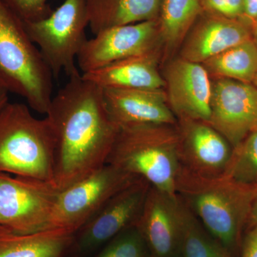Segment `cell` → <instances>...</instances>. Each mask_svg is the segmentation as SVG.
<instances>
[{"mask_svg":"<svg viewBox=\"0 0 257 257\" xmlns=\"http://www.w3.org/2000/svg\"><path fill=\"white\" fill-rule=\"evenodd\" d=\"M46 116L55 139L53 185L59 192L106 165L120 127L101 88L82 74L69 77L52 97Z\"/></svg>","mask_w":257,"mask_h":257,"instance_id":"obj_1","label":"cell"},{"mask_svg":"<svg viewBox=\"0 0 257 257\" xmlns=\"http://www.w3.org/2000/svg\"><path fill=\"white\" fill-rule=\"evenodd\" d=\"M176 193L208 232L231 254L257 197V182L243 184L224 174L204 175L180 163Z\"/></svg>","mask_w":257,"mask_h":257,"instance_id":"obj_2","label":"cell"},{"mask_svg":"<svg viewBox=\"0 0 257 257\" xmlns=\"http://www.w3.org/2000/svg\"><path fill=\"white\" fill-rule=\"evenodd\" d=\"M53 74L21 19L0 0V83L47 114L53 97Z\"/></svg>","mask_w":257,"mask_h":257,"instance_id":"obj_3","label":"cell"},{"mask_svg":"<svg viewBox=\"0 0 257 257\" xmlns=\"http://www.w3.org/2000/svg\"><path fill=\"white\" fill-rule=\"evenodd\" d=\"M54 153L48 118L38 119L26 104L9 101L0 111V172L53 184Z\"/></svg>","mask_w":257,"mask_h":257,"instance_id":"obj_4","label":"cell"},{"mask_svg":"<svg viewBox=\"0 0 257 257\" xmlns=\"http://www.w3.org/2000/svg\"><path fill=\"white\" fill-rule=\"evenodd\" d=\"M106 164L145 179L166 194L177 196L179 139L159 124L120 127Z\"/></svg>","mask_w":257,"mask_h":257,"instance_id":"obj_5","label":"cell"},{"mask_svg":"<svg viewBox=\"0 0 257 257\" xmlns=\"http://www.w3.org/2000/svg\"><path fill=\"white\" fill-rule=\"evenodd\" d=\"M32 41L37 45L54 78L62 72L71 77L80 74L77 56L88 40L87 0H64L46 18L24 23Z\"/></svg>","mask_w":257,"mask_h":257,"instance_id":"obj_6","label":"cell"},{"mask_svg":"<svg viewBox=\"0 0 257 257\" xmlns=\"http://www.w3.org/2000/svg\"><path fill=\"white\" fill-rule=\"evenodd\" d=\"M138 178L106 164L92 175L59 192L48 229L75 234L116 193Z\"/></svg>","mask_w":257,"mask_h":257,"instance_id":"obj_7","label":"cell"},{"mask_svg":"<svg viewBox=\"0 0 257 257\" xmlns=\"http://www.w3.org/2000/svg\"><path fill=\"white\" fill-rule=\"evenodd\" d=\"M58 194L50 182L0 172V226L17 234L48 229Z\"/></svg>","mask_w":257,"mask_h":257,"instance_id":"obj_8","label":"cell"},{"mask_svg":"<svg viewBox=\"0 0 257 257\" xmlns=\"http://www.w3.org/2000/svg\"><path fill=\"white\" fill-rule=\"evenodd\" d=\"M150 187L138 178L116 193L75 233L70 257H91L121 231L136 226Z\"/></svg>","mask_w":257,"mask_h":257,"instance_id":"obj_9","label":"cell"},{"mask_svg":"<svg viewBox=\"0 0 257 257\" xmlns=\"http://www.w3.org/2000/svg\"><path fill=\"white\" fill-rule=\"evenodd\" d=\"M158 31L156 20L106 29L87 40L77 56L82 74L117 61L152 52Z\"/></svg>","mask_w":257,"mask_h":257,"instance_id":"obj_10","label":"cell"},{"mask_svg":"<svg viewBox=\"0 0 257 257\" xmlns=\"http://www.w3.org/2000/svg\"><path fill=\"white\" fill-rule=\"evenodd\" d=\"M208 124L236 147L257 128V88L251 83L219 78L211 85Z\"/></svg>","mask_w":257,"mask_h":257,"instance_id":"obj_11","label":"cell"},{"mask_svg":"<svg viewBox=\"0 0 257 257\" xmlns=\"http://www.w3.org/2000/svg\"><path fill=\"white\" fill-rule=\"evenodd\" d=\"M137 227L152 257L180 255L181 223L178 196L150 187Z\"/></svg>","mask_w":257,"mask_h":257,"instance_id":"obj_12","label":"cell"},{"mask_svg":"<svg viewBox=\"0 0 257 257\" xmlns=\"http://www.w3.org/2000/svg\"><path fill=\"white\" fill-rule=\"evenodd\" d=\"M171 105L183 119L207 122L211 116V84L207 69L184 59L167 70Z\"/></svg>","mask_w":257,"mask_h":257,"instance_id":"obj_13","label":"cell"},{"mask_svg":"<svg viewBox=\"0 0 257 257\" xmlns=\"http://www.w3.org/2000/svg\"><path fill=\"white\" fill-rule=\"evenodd\" d=\"M106 109L119 127L172 124L175 117L160 89H102Z\"/></svg>","mask_w":257,"mask_h":257,"instance_id":"obj_14","label":"cell"},{"mask_svg":"<svg viewBox=\"0 0 257 257\" xmlns=\"http://www.w3.org/2000/svg\"><path fill=\"white\" fill-rule=\"evenodd\" d=\"M231 153L227 140L208 123L191 124L184 149H179L180 163L204 175L224 173Z\"/></svg>","mask_w":257,"mask_h":257,"instance_id":"obj_15","label":"cell"},{"mask_svg":"<svg viewBox=\"0 0 257 257\" xmlns=\"http://www.w3.org/2000/svg\"><path fill=\"white\" fill-rule=\"evenodd\" d=\"M252 39L251 27L240 19H208L192 34L183 50V59L204 62L224 51Z\"/></svg>","mask_w":257,"mask_h":257,"instance_id":"obj_16","label":"cell"},{"mask_svg":"<svg viewBox=\"0 0 257 257\" xmlns=\"http://www.w3.org/2000/svg\"><path fill=\"white\" fill-rule=\"evenodd\" d=\"M82 76L101 89H160L165 85L152 52L117 61Z\"/></svg>","mask_w":257,"mask_h":257,"instance_id":"obj_17","label":"cell"},{"mask_svg":"<svg viewBox=\"0 0 257 257\" xmlns=\"http://www.w3.org/2000/svg\"><path fill=\"white\" fill-rule=\"evenodd\" d=\"M74 234L58 229L17 234L0 226V257H70Z\"/></svg>","mask_w":257,"mask_h":257,"instance_id":"obj_18","label":"cell"},{"mask_svg":"<svg viewBox=\"0 0 257 257\" xmlns=\"http://www.w3.org/2000/svg\"><path fill=\"white\" fill-rule=\"evenodd\" d=\"M161 0H87L89 27L94 35L119 25L155 20Z\"/></svg>","mask_w":257,"mask_h":257,"instance_id":"obj_19","label":"cell"},{"mask_svg":"<svg viewBox=\"0 0 257 257\" xmlns=\"http://www.w3.org/2000/svg\"><path fill=\"white\" fill-rule=\"evenodd\" d=\"M203 63L207 72L220 78L252 84L257 74V47L250 39Z\"/></svg>","mask_w":257,"mask_h":257,"instance_id":"obj_20","label":"cell"},{"mask_svg":"<svg viewBox=\"0 0 257 257\" xmlns=\"http://www.w3.org/2000/svg\"><path fill=\"white\" fill-rule=\"evenodd\" d=\"M179 211L182 257H233L219 241L208 232L197 216L179 197Z\"/></svg>","mask_w":257,"mask_h":257,"instance_id":"obj_21","label":"cell"},{"mask_svg":"<svg viewBox=\"0 0 257 257\" xmlns=\"http://www.w3.org/2000/svg\"><path fill=\"white\" fill-rule=\"evenodd\" d=\"M200 0H162L161 30L167 42L180 41L200 12Z\"/></svg>","mask_w":257,"mask_h":257,"instance_id":"obj_22","label":"cell"},{"mask_svg":"<svg viewBox=\"0 0 257 257\" xmlns=\"http://www.w3.org/2000/svg\"><path fill=\"white\" fill-rule=\"evenodd\" d=\"M223 174L241 183H256L257 130L234 147Z\"/></svg>","mask_w":257,"mask_h":257,"instance_id":"obj_23","label":"cell"},{"mask_svg":"<svg viewBox=\"0 0 257 257\" xmlns=\"http://www.w3.org/2000/svg\"><path fill=\"white\" fill-rule=\"evenodd\" d=\"M91 257H152L136 226L114 236Z\"/></svg>","mask_w":257,"mask_h":257,"instance_id":"obj_24","label":"cell"},{"mask_svg":"<svg viewBox=\"0 0 257 257\" xmlns=\"http://www.w3.org/2000/svg\"><path fill=\"white\" fill-rule=\"evenodd\" d=\"M23 23L35 22L51 14L48 0H3Z\"/></svg>","mask_w":257,"mask_h":257,"instance_id":"obj_25","label":"cell"},{"mask_svg":"<svg viewBox=\"0 0 257 257\" xmlns=\"http://www.w3.org/2000/svg\"><path fill=\"white\" fill-rule=\"evenodd\" d=\"M202 3L204 8L221 17L242 18L243 0H202Z\"/></svg>","mask_w":257,"mask_h":257,"instance_id":"obj_26","label":"cell"},{"mask_svg":"<svg viewBox=\"0 0 257 257\" xmlns=\"http://www.w3.org/2000/svg\"><path fill=\"white\" fill-rule=\"evenodd\" d=\"M241 257H257V224L253 225L243 241Z\"/></svg>","mask_w":257,"mask_h":257,"instance_id":"obj_27","label":"cell"},{"mask_svg":"<svg viewBox=\"0 0 257 257\" xmlns=\"http://www.w3.org/2000/svg\"><path fill=\"white\" fill-rule=\"evenodd\" d=\"M241 18L251 27L256 21L257 0H243V15Z\"/></svg>","mask_w":257,"mask_h":257,"instance_id":"obj_28","label":"cell"},{"mask_svg":"<svg viewBox=\"0 0 257 257\" xmlns=\"http://www.w3.org/2000/svg\"><path fill=\"white\" fill-rule=\"evenodd\" d=\"M9 92L7 90L6 88L3 87L0 83V111L5 107V105L9 102V97H8Z\"/></svg>","mask_w":257,"mask_h":257,"instance_id":"obj_29","label":"cell"},{"mask_svg":"<svg viewBox=\"0 0 257 257\" xmlns=\"http://www.w3.org/2000/svg\"><path fill=\"white\" fill-rule=\"evenodd\" d=\"M249 221L253 223V225L257 224V197L253 202L252 209H251V215Z\"/></svg>","mask_w":257,"mask_h":257,"instance_id":"obj_30","label":"cell"},{"mask_svg":"<svg viewBox=\"0 0 257 257\" xmlns=\"http://www.w3.org/2000/svg\"><path fill=\"white\" fill-rule=\"evenodd\" d=\"M251 35L252 40L257 47V20L251 25Z\"/></svg>","mask_w":257,"mask_h":257,"instance_id":"obj_31","label":"cell"},{"mask_svg":"<svg viewBox=\"0 0 257 257\" xmlns=\"http://www.w3.org/2000/svg\"><path fill=\"white\" fill-rule=\"evenodd\" d=\"M252 84H253V85L255 86V87H256L257 88V74H256V77H255L254 79H253Z\"/></svg>","mask_w":257,"mask_h":257,"instance_id":"obj_32","label":"cell"},{"mask_svg":"<svg viewBox=\"0 0 257 257\" xmlns=\"http://www.w3.org/2000/svg\"><path fill=\"white\" fill-rule=\"evenodd\" d=\"M177 257H182V256H181V254H180V255H179V256H177Z\"/></svg>","mask_w":257,"mask_h":257,"instance_id":"obj_33","label":"cell"},{"mask_svg":"<svg viewBox=\"0 0 257 257\" xmlns=\"http://www.w3.org/2000/svg\"><path fill=\"white\" fill-rule=\"evenodd\" d=\"M256 130H257V128H256Z\"/></svg>","mask_w":257,"mask_h":257,"instance_id":"obj_34","label":"cell"}]
</instances>
